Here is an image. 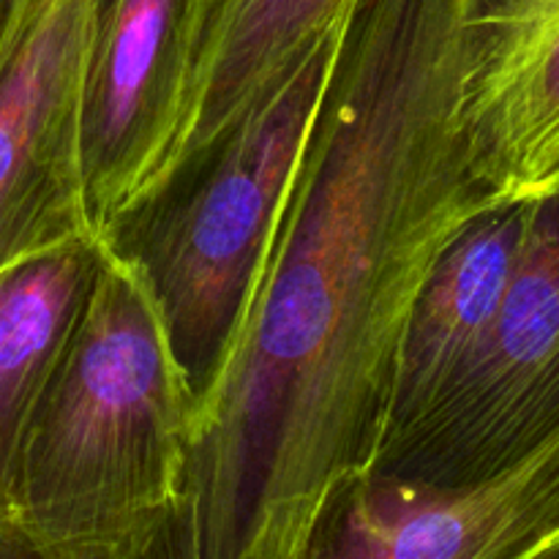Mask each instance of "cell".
Instances as JSON below:
<instances>
[{"instance_id":"1","label":"cell","mask_w":559,"mask_h":559,"mask_svg":"<svg viewBox=\"0 0 559 559\" xmlns=\"http://www.w3.org/2000/svg\"><path fill=\"white\" fill-rule=\"evenodd\" d=\"M478 0H358L175 516L191 559H304L391 429L409 314L489 200L462 126Z\"/></svg>"},{"instance_id":"2","label":"cell","mask_w":559,"mask_h":559,"mask_svg":"<svg viewBox=\"0 0 559 559\" xmlns=\"http://www.w3.org/2000/svg\"><path fill=\"white\" fill-rule=\"evenodd\" d=\"M197 391L145 267L102 240L36 404L9 527L38 559H140L180 511Z\"/></svg>"},{"instance_id":"3","label":"cell","mask_w":559,"mask_h":559,"mask_svg":"<svg viewBox=\"0 0 559 559\" xmlns=\"http://www.w3.org/2000/svg\"><path fill=\"white\" fill-rule=\"evenodd\" d=\"M347 20L306 49L282 85L200 169L109 240L145 267L197 396L243 314L314 131Z\"/></svg>"},{"instance_id":"4","label":"cell","mask_w":559,"mask_h":559,"mask_svg":"<svg viewBox=\"0 0 559 559\" xmlns=\"http://www.w3.org/2000/svg\"><path fill=\"white\" fill-rule=\"evenodd\" d=\"M559 437V194L535 200L495 320L429 418L371 475L467 486Z\"/></svg>"},{"instance_id":"5","label":"cell","mask_w":559,"mask_h":559,"mask_svg":"<svg viewBox=\"0 0 559 559\" xmlns=\"http://www.w3.org/2000/svg\"><path fill=\"white\" fill-rule=\"evenodd\" d=\"M96 20L98 0H25L0 60V273L98 240L82 169Z\"/></svg>"},{"instance_id":"6","label":"cell","mask_w":559,"mask_h":559,"mask_svg":"<svg viewBox=\"0 0 559 559\" xmlns=\"http://www.w3.org/2000/svg\"><path fill=\"white\" fill-rule=\"evenodd\" d=\"M202 0H98L82 115L87 216L115 240L173 136L200 31Z\"/></svg>"},{"instance_id":"7","label":"cell","mask_w":559,"mask_h":559,"mask_svg":"<svg viewBox=\"0 0 559 559\" xmlns=\"http://www.w3.org/2000/svg\"><path fill=\"white\" fill-rule=\"evenodd\" d=\"M557 440L467 486L369 475L317 524L304 559H530L559 540Z\"/></svg>"},{"instance_id":"8","label":"cell","mask_w":559,"mask_h":559,"mask_svg":"<svg viewBox=\"0 0 559 559\" xmlns=\"http://www.w3.org/2000/svg\"><path fill=\"white\" fill-rule=\"evenodd\" d=\"M462 126L491 207L559 194V0H478Z\"/></svg>"},{"instance_id":"9","label":"cell","mask_w":559,"mask_h":559,"mask_svg":"<svg viewBox=\"0 0 559 559\" xmlns=\"http://www.w3.org/2000/svg\"><path fill=\"white\" fill-rule=\"evenodd\" d=\"M358 0H202L189 85L140 216L200 169Z\"/></svg>"},{"instance_id":"10","label":"cell","mask_w":559,"mask_h":559,"mask_svg":"<svg viewBox=\"0 0 559 559\" xmlns=\"http://www.w3.org/2000/svg\"><path fill=\"white\" fill-rule=\"evenodd\" d=\"M530 207L533 202H513L478 213L431 267L404 333L382 456L429 418L484 342L522 251Z\"/></svg>"},{"instance_id":"11","label":"cell","mask_w":559,"mask_h":559,"mask_svg":"<svg viewBox=\"0 0 559 559\" xmlns=\"http://www.w3.org/2000/svg\"><path fill=\"white\" fill-rule=\"evenodd\" d=\"M102 240H80L0 273V527L36 404L96 276Z\"/></svg>"},{"instance_id":"12","label":"cell","mask_w":559,"mask_h":559,"mask_svg":"<svg viewBox=\"0 0 559 559\" xmlns=\"http://www.w3.org/2000/svg\"><path fill=\"white\" fill-rule=\"evenodd\" d=\"M173 522H169V527L158 535L156 544H153L140 559H191L189 551H186L183 540H180L178 533H175ZM0 559H38V557L33 555L31 546H27L14 530L0 527Z\"/></svg>"},{"instance_id":"13","label":"cell","mask_w":559,"mask_h":559,"mask_svg":"<svg viewBox=\"0 0 559 559\" xmlns=\"http://www.w3.org/2000/svg\"><path fill=\"white\" fill-rule=\"evenodd\" d=\"M22 5H25V0H0V60H3L5 49H9L11 36H14Z\"/></svg>"},{"instance_id":"14","label":"cell","mask_w":559,"mask_h":559,"mask_svg":"<svg viewBox=\"0 0 559 559\" xmlns=\"http://www.w3.org/2000/svg\"><path fill=\"white\" fill-rule=\"evenodd\" d=\"M530 559H559V540H555V544H549L546 549H540L538 555L530 557Z\"/></svg>"},{"instance_id":"15","label":"cell","mask_w":559,"mask_h":559,"mask_svg":"<svg viewBox=\"0 0 559 559\" xmlns=\"http://www.w3.org/2000/svg\"><path fill=\"white\" fill-rule=\"evenodd\" d=\"M555 456H557V464H559V442H557V451H555Z\"/></svg>"}]
</instances>
